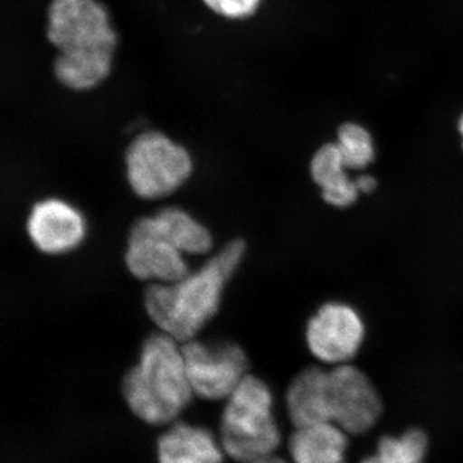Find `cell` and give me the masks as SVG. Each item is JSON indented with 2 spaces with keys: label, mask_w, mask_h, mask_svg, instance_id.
<instances>
[{
  "label": "cell",
  "mask_w": 463,
  "mask_h": 463,
  "mask_svg": "<svg viewBox=\"0 0 463 463\" xmlns=\"http://www.w3.org/2000/svg\"><path fill=\"white\" fill-rule=\"evenodd\" d=\"M128 182L137 196L157 200L182 187L194 172L190 152L155 130L139 134L125 155Z\"/></svg>",
  "instance_id": "obj_4"
},
{
  "label": "cell",
  "mask_w": 463,
  "mask_h": 463,
  "mask_svg": "<svg viewBox=\"0 0 463 463\" xmlns=\"http://www.w3.org/2000/svg\"><path fill=\"white\" fill-rule=\"evenodd\" d=\"M336 145L349 170L365 169L373 161V137L361 125L344 124L337 134Z\"/></svg>",
  "instance_id": "obj_18"
},
{
  "label": "cell",
  "mask_w": 463,
  "mask_h": 463,
  "mask_svg": "<svg viewBox=\"0 0 463 463\" xmlns=\"http://www.w3.org/2000/svg\"><path fill=\"white\" fill-rule=\"evenodd\" d=\"M286 407L295 428L331 421L330 373L321 367L298 373L289 383Z\"/></svg>",
  "instance_id": "obj_12"
},
{
  "label": "cell",
  "mask_w": 463,
  "mask_h": 463,
  "mask_svg": "<svg viewBox=\"0 0 463 463\" xmlns=\"http://www.w3.org/2000/svg\"><path fill=\"white\" fill-rule=\"evenodd\" d=\"M125 263L130 273L143 281L173 283L190 273L184 254L169 241L133 227Z\"/></svg>",
  "instance_id": "obj_10"
},
{
  "label": "cell",
  "mask_w": 463,
  "mask_h": 463,
  "mask_svg": "<svg viewBox=\"0 0 463 463\" xmlns=\"http://www.w3.org/2000/svg\"><path fill=\"white\" fill-rule=\"evenodd\" d=\"M206 7L219 16L230 20H243L258 11L261 0H203Z\"/></svg>",
  "instance_id": "obj_19"
},
{
  "label": "cell",
  "mask_w": 463,
  "mask_h": 463,
  "mask_svg": "<svg viewBox=\"0 0 463 463\" xmlns=\"http://www.w3.org/2000/svg\"><path fill=\"white\" fill-rule=\"evenodd\" d=\"M364 339V325L352 307L327 303L319 307L307 327L310 353L326 364H350Z\"/></svg>",
  "instance_id": "obj_8"
},
{
  "label": "cell",
  "mask_w": 463,
  "mask_h": 463,
  "mask_svg": "<svg viewBox=\"0 0 463 463\" xmlns=\"http://www.w3.org/2000/svg\"><path fill=\"white\" fill-rule=\"evenodd\" d=\"M219 439L225 455L237 462L254 463L276 453L281 431L264 381L248 374L225 399Z\"/></svg>",
  "instance_id": "obj_3"
},
{
  "label": "cell",
  "mask_w": 463,
  "mask_h": 463,
  "mask_svg": "<svg viewBox=\"0 0 463 463\" xmlns=\"http://www.w3.org/2000/svg\"><path fill=\"white\" fill-rule=\"evenodd\" d=\"M114 54L111 50L60 52L54 62V74L69 90H90L108 79Z\"/></svg>",
  "instance_id": "obj_16"
},
{
  "label": "cell",
  "mask_w": 463,
  "mask_h": 463,
  "mask_svg": "<svg viewBox=\"0 0 463 463\" xmlns=\"http://www.w3.org/2000/svg\"><path fill=\"white\" fill-rule=\"evenodd\" d=\"M245 252L242 241H232L196 272L176 282L149 286L145 295L149 318L181 344L194 340L218 312L225 285Z\"/></svg>",
  "instance_id": "obj_1"
},
{
  "label": "cell",
  "mask_w": 463,
  "mask_h": 463,
  "mask_svg": "<svg viewBox=\"0 0 463 463\" xmlns=\"http://www.w3.org/2000/svg\"><path fill=\"white\" fill-rule=\"evenodd\" d=\"M123 394L143 422H175L194 397L181 343L164 332L147 337L138 364L125 374Z\"/></svg>",
  "instance_id": "obj_2"
},
{
  "label": "cell",
  "mask_w": 463,
  "mask_h": 463,
  "mask_svg": "<svg viewBox=\"0 0 463 463\" xmlns=\"http://www.w3.org/2000/svg\"><path fill=\"white\" fill-rule=\"evenodd\" d=\"M254 463H292L288 461H285V459L279 458V457L276 456H269L267 457V458L260 459V461H257Z\"/></svg>",
  "instance_id": "obj_21"
},
{
  "label": "cell",
  "mask_w": 463,
  "mask_h": 463,
  "mask_svg": "<svg viewBox=\"0 0 463 463\" xmlns=\"http://www.w3.org/2000/svg\"><path fill=\"white\" fill-rule=\"evenodd\" d=\"M185 368L192 392L206 401H225L248 376L245 352L234 343L183 344Z\"/></svg>",
  "instance_id": "obj_6"
},
{
  "label": "cell",
  "mask_w": 463,
  "mask_h": 463,
  "mask_svg": "<svg viewBox=\"0 0 463 463\" xmlns=\"http://www.w3.org/2000/svg\"><path fill=\"white\" fill-rule=\"evenodd\" d=\"M347 167L336 143H327L316 152L310 163L313 181L322 190L328 205L352 206L359 196L354 179L350 178Z\"/></svg>",
  "instance_id": "obj_15"
},
{
  "label": "cell",
  "mask_w": 463,
  "mask_h": 463,
  "mask_svg": "<svg viewBox=\"0 0 463 463\" xmlns=\"http://www.w3.org/2000/svg\"><path fill=\"white\" fill-rule=\"evenodd\" d=\"M458 129H459V133H461V136L463 138V115L461 116V118H459Z\"/></svg>",
  "instance_id": "obj_22"
},
{
  "label": "cell",
  "mask_w": 463,
  "mask_h": 463,
  "mask_svg": "<svg viewBox=\"0 0 463 463\" xmlns=\"http://www.w3.org/2000/svg\"><path fill=\"white\" fill-rule=\"evenodd\" d=\"M349 434L331 421L295 428L289 438L292 463H346Z\"/></svg>",
  "instance_id": "obj_14"
},
{
  "label": "cell",
  "mask_w": 463,
  "mask_h": 463,
  "mask_svg": "<svg viewBox=\"0 0 463 463\" xmlns=\"http://www.w3.org/2000/svg\"><path fill=\"white\" fill-rule=\"evenodd\" d=\"M133 228L157 234L184 255H203L213 248L209 230L179 207H166L157 214L143 216Z\"/></svg>",
  "instance_id": "obj_13"
},
{
  "label": "cell",
  "mask_w": 463,
  "mask_h": 463,
  "mask_svg": "<svg viewBox=\"0 0 463 463\" xmlns=\"http://www.w3.org/2000/svg\"><path fill=\"white\" fill-rule=\"evenodd\" d=\"M33 245L48 255L66 254L85 239L87 223L80 210L61 199L33 205L26 223Z\"/></svg>",
  "instance_id": "obj_9"
},
{
  "label": "cell",
  "mask_w": 463,
  "mask_h": 463,
  "mask_svg": "<svg viewBox=\"0 0 463 463\" xmlns=\"http://www.w3.org/2000/svg\"><path fill=\"white\" fill-rule=\"evenodd\" d=\"M354 181L359 194H371V192L376 190L377 182L373 175L362 174V175L355 178Z\"/></svg>",
  "instance_id": "obj_20"
},
{
  "label": "cell",
  "mask_w": 463,
  "mask_h": 463,
  "mask_svg": "<svg viewBox=\"0 0 463 463\" xmlns=\"http://www.w3.org/2000/svg\"><path fill=\"white\" fill-rule=\"evenodd\" d=\"M47 36L60 52L115 51L118 45L108 9L99 0H53Z\"/></svg>",
  "instance_id": "obj_5"
},
{
  "label": "cell",
  "mask_w": 463,
  "mask_h": 463,
  "mask_svg": "<svg viewBox=\"0 0 463 463\" xmlns=\"http://www.w3.org/2000/svg\"><path fill=\"white\" fill-rule=\"evenodd\" d=\"M221 439L203 426L170 423L157 443L158 463H223Z\"/></svg>",
  "instance_id": "obj_11"
},
{
  "label": "cell",
  "mask_w": 463,
  "mask_h": 463,
  "mask_svg": "<svg viewBox=\"0 0 463 463\" xmlns=\"http://www.w3.org/2000/svg\"><path fill=\"white\" fill-rule=\"evenodd\" d=\"M328 373L331 421L350 437L373 430L383 414V401L370 377L350 364L335 365Z\"/></svg>",
  "instance_id": "obj_7"
},
{
  "label": "cell",
  "mask_w": 463,
  "mask_h": 463,
  "mask_svg": "<svg viewBox=\"0 0 463 463\" xmlns=\"http://www.w3.org/2000/svg\"><path fill=\"white\" fill-rule=\"evenodd\" d=\"M428 452L426 432L411 428L398 435L380 438L373 455L359 463H425Z\"/></svg>",
  "instance_id": "obj_17"
}]
</instances>
